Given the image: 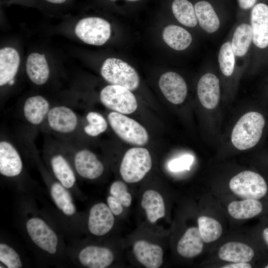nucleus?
Segmentation results:
<instances>
[{
	"label": "nucleus",
	"instance_id": "nucleus-1",
	"mask_svg": "<svg viewBox=\"0 0 268 268\" xmlns=\"http://www.w3.org/2000/svg\"><path fill=\"white\" fill-rule=\"evenodd\" d=\"M265 120L257 112H249L243 115L233 128L231 134L233 145L240 150L250 149L260 140Z\"/></svg>",
	"mask_w": 268,
	"mask_h": 268
},
{
	"label": "nucleus",
	"instance_id": "nucleus-2",
	"mask_svg": "<svg viewBox=\"0 0 268 268\" xmlns=\"http://www.w3.org/2000/svg\"><path fill=\"white\" fill-rule=\"evenodd\" d=\"M151 167L152 159L148 150L143 147H133L125 153L120 172L126 182L134 183L141 180Z\"/></svg>",
	"mask_w": 268,
	"mask_h": 268
},
{
	"label": "nucleus",
	"instance_id": "nucleus-3",
	"mask_svg": "<svg viewBox=\"0 0 268 268\" xmlns=\"http://www.w3.org/2000/svg\"><path fill=\"white\" fill-rule=\"evenodd\" d=\"M100 73L102 77L113 85L123 86L131 91L139 84L138 75L131 66L120 59L110 58L103 63Z\"/></svg>",
	"mask_w": 268,
	"mask_h": 268
},
{
	"label": "nucleus",
	"instance_id": "nucleus-4",
	"mask_svg": "<svg viewBox=\"0 0 268 268\" xmlns=\"http://www.w3.org/2000/svg\"><path fill=\"white\" fill-rule=\"evenodd\" d=\"M108 120L113 130L124 141L136 145L147 143L149 136L146 129L134 120L115 111L109 113Z\"/></svg>",
	"mask_w": 268,
	"mask_h": 268
},
{
	"label": "nucleus",
	"instance_id": "nucleus-5",
	"mask_svg": "<svg viewBox=\"0 0 268 268\" xmlns=\"http://www.w3.org/2000/svg\"><path fill=\"white\" fill-rule=\"evenodd\" d=\"M229 187L235 195L244 199H260L268 191L264 179L251 171H244L234 176L229 182Z\"/></svg>",
	"mask_w": 268,
	"mask_h": 268
},
{
	"label": "nucleus",
	"instance_id": "nucleus-6",
	"mask_svg": "<svg viewBox=\"0 0 268 268\" xmlns=\"http://www.w3.org/2000/svg\"><path fill=\"white\" fill-rule=\"evenodd\" d=\"M100 99L106 108L123 114H132L137 108L133 93L120 85L111 84L104 87L100 92Z\"/></svg>",
	"mask_w": 268,
	"mask_h": 268
},
{
	"label": "nucleus",
	"instance_id": "nucleus-7",
	"mask_svg": "<svg viewBox=\"0 0 268 268\" xmlns=\"http://www.w3.org/2000/svg\"><path fill=\"white\" fill-rule=\"evenodd\" d=\"M111 25L106 20L97 17H89L80 20L76 24L74 32L83 42L92 45L105 44L111 36Z\"/></svg>",
	"mask_w": 268,
	"mask_h": 268
},
{
	"label": "nucleus",
	"instance_id": "nucleus-8",
	"mask_svg": "<svg viewBox=\"0 0 268 268\" xmlns=\"http://www.w3.org/2000/svg\"><path fill=\"white\" fill-rule=\"evenodd\" d=\"M26 228L31 240L38 247L51 254L56 252L57 236L45 221L39 218H31L27 221Z\"/></svg>",
	"mask_w": 268,
	"mask_h": 268
},
{
	"label": "nucleus",
	"instance_id": "nucleus-9",
	"mask_svg": "<svg viewBox=\"0 0 268 268\" xmlns=\"http://www.w3.org/2000/svg\"><path fill=\"white\" fill-rule=\"evenodd\" d=\"M159 86L166 99L172 104H181L186 99V83L181 75L175 72L163 74L159 80Z\"/></svg>",
	"mask_w": 268,
	"mask_h": 268
},
{
	"label": "nucleus",
	"instance_id": "nucleus-10",
	"mask_svg": "<svg viewBox=\"0 0 268 268\" xmlns=\"http://www.w3.org/2000/svg\"><path fill=\"white\" fill-rule=\"evenodd\" d=\"M47 119L51 129L61 134L73 132L78 124V118L75 113L65 106H57L51 108Z\"/></svg>",
	"mask_w": 268,
	"mask_h": 268
},
{
	"label": "nucleus",
	"instance_id": "nucleus-11",
	"mask_svg": "<svg viewBox=\"0 0 268 268\" xmlns=\"http://www.w3.org/2000/svg\"><path fill=\"white\" fill-rule=\"evenodd\" d=\"M109 206L103 202L94 204L90 209L88 221L90 232L96 236L108 233L114 224V216Z\"/></svg>",
	"mask_w": 268,
	"mask_h": 268
},
{
	"label": "nucleus",
	"instance_id": "nucleus-12",
	"mask_svg": "<svg viewBox=\"0 0 268 268\" xmlns=\"http://www.w3.org/2000/svg\"><path fill=\"white\" fill-rule=\"evenodd\" d=\"M253 41L260 49L268 46V5L259 3L253 8L251 14Z\"/></svg>",
	"mask_w": 268,
	"mask_h": 268
},
{
	"label": "nucleus",
	"instance_id": "nucleus-13",
	"mask_svg": "<svg viewBox=\"0 0 268 268\" xmlns=\"http://www.w3.org/2000/svg\"><path fill=\"white\" fill-rule=\"evenodd\" d=\"M199 99L201 105L207 109H213L218 104L220 91L217 76L207 73L200 79L197 86Z\"/></svg>",
	"mask_w": 268,
	"mask_h": 268
},
{
	"label": "nucleus",
	"instance_id": "nucleus-14",
	"mask_svg": "<svg viewBox=\"0 0 268 268\" xmlns=\"http://www.w3.org/2000/svg\"><path fill=\"white\" fill-rule=\"evenodd\" d=\"M74 163L78 174L85 179H97L104 171L102 163L94 153L88 149L78 151L74 155Z\"/></svg>",
	"mask_w": 268,
	"mask_h": 268
},
{
	"label": "nucleus",
	"instance_id": "nucleus-15",
	"mask_svg": "<svg viewBox=\"0 0 268 268\" xmlns=\"http://www.w3.org/2000/svg\"><path fill=\"white\" fill-rule=\"evenodd\" d=\"M23 168L20 154L9 142H0V173L5 177H13L19 175Z\"/></svg>",
	"mask_w": 268,
	"mask_h": 268
},
{
	"label": "nucleus",
	"instance_id": "nucleus-16",
	"mask_svg": "<svg viewBox=\"0 0 268 268\" xmlns=\"http://www.w3.org/2000/svg\"><path fill=\"white\" fill-rule=\"evenodd\" d=\"M78 259L86 267L105 268L112 264L114 256L111 250L107 248L88 246L80 251Z\"/></svg>",
	"mask_w": 268,
	"mask_h": 268
},
{
	"label": "nucleus",
	"instance_id": "nucleus-17",
	"mask_svg": "<svg viewBox=\"0 0 268 268\" xmlns=\"http://www.w3.org/2000/svg\"><path fill=\"white\" fill-rule=\"evenodd\" d=\"M133 252L138 262L146 268H158L162 264L163 251L159 245L139 240L134 244Z\"/></svg>",
	"mask_w": 268,
	"mask_h": 268
},
{
	"label": "nucleus",
	"instance_id": "nucleus-18",
	"mask_svg": "<svg viewBox=\"0 0 268 268\" xmlns=\"http://www.w3.org/2000/svg\"><path fill=\"white\" fill-rule=\"evenodd\" d=\"M20 56L17 50L10 47L0 50V85L3 86L14 79L19 68Z\"/></svg>",
	"mask_w": 268,
	"mask_h": 268
},
{
	"label": "nucleus",
	"instance_id": "nucleus-19",
	"mask_svg": "<svg viewBox=\"0 0 268 268\" xmlns=\"http://www.w3.org/2000/svg\"><path fill=\"white\" fill-rule=\"evenodd\" d=\"M50 110L49 101L41 95L28 97L23 105V114L25 119L29 123L35 126L43 122Z\"/></svg>",
	"mask_w": 268,
	"mask_h": 268
},
{
	"label": "nucleus",
	"instance_id": "nucleus-20",
	"mask_svg": "<svg viewBox=\"0 0 268 268\" xmlns=\"http://www.w3.org/2000/svg\"><path fill=\"white\" fill-rule=\"evenodd\" d=\"M26 70L31 81L38 85L45 83L49 77L50 69L44 54H30L27 59Z\"/></svg>",
	"mask_w": 268,
	"mask_h": 268
},
{
	"label": "nucleus",
	"instance_id": "nucleus-21",
	"mask_svg": "<svg viewBox=\"0 0 268 268\" xmlns=\"http://www.w3.org/2000/svg\"><path fill=\"white\" fill-rule=\"evenodd\" d=\"M203 243L199 228L188 229L178 242L177 250L182 257L191 258L200 255L202 251Z\"/></svg>",
	"mask_w": 268,
	"mask_h": 268
},
{
	"label": "nucleus",
	"instance_id": "nucleus-22",
	"mask_svg": "<svg viewBox=\"0 0 268 268\" xmlns=\"http://www.w3.org/2000/svg\"><path fill=\"white\" fill-rule=\"evenodd\" d=\"M254 256V252L251 247L237 242L225 244L218 252L220 259L232 263H247L252 260Z\"/></svg>",
	"mask_w": 268,
	"mask_h": 268
},
{
	"label": "nucleus",
	"instance_id": "nucleus-23",
	"mask_svg": "<svg viewBox=\"0 0 268 268\" xmlns=\"http://www.w3.org/2000/svg\"><path fill=\"white\" fill-rule=\"evenodd\" d=\"M141 206L145 210L148 220L155 223L165 214V206L163 197L156 191L148 190L143 193Z\"/></svg>",
	"mask_w": 268,
	"mask_h": 268
},
{
	"label": "nucleus",
	"instance_id": "nucleus-24",
	"mask_svg": "<svg viewBox=\"0 0 268 268\" xmlns=\"http://www.w3.org/2000/svg\"><path fill=\"white\" fill-rule=\"evenodd\" d=\"M197 19L201 27L211 33L218 30L220 21L212 6L206 1L197 2L194 6Z\"/></svg>",
	"mask_w": 268,
	"mask_h": 268
},
{
	"label": "nucleus",
	"instance_id": "nucleus-25",
	"mask_svg": "<svg viewBox=\"0 0 268 268\" xmlns=\"http://www.w3.org/2000/svg\"><path fill=\"white\" fill-rule=\"evenodd\" d=\"M229 214L236 219H245L254 217L262 211L261 203L257 200L244 199L230 202L228 206Z\"/></svg>",
	"mask_w": 268,
	"mask_h": 268
},
{
	"label": "nucleus",
	"instance_id": "nucleus-26",
	"mask_svg": "<svg viewBox=\"0 0 268 268\" xmlns=\"http://www.w3.org/2000/svg\"><path fill=\"white\" fill-rule=\"evenodd\" d=\"M162 36L165 42L171 48L176 50H184L191 44L192 37L185 29L175 25L166 27Z\"/></svg>",
	"mask_w": 268,
	"mask_h": 268
},
{
	"label": "nucleus",
	"instance_id": "nucleus-27",
	"mask_svg": "<svg viewBox=\"0 0 268 268\" xmlns=\"http://www.w3.org/2000/svg\"><path fill=\"white\" fill-rule=\"evenodd\" d=\"M51 165L53 173L60 183L66 188H70L75 182L74 173L65 158L61 154L53 156Z\"/></svg>",
	"mask_w": 268,
	"mask_h": 268
},
{
	"label": "nucleus",
	"instance_id": "nucleus-28",
	"mask_svg": "<svg viewBox=\"0 0 268 268\" xmlns=\"http://www.w3.org/2000/svg\"><path fill=\"white\" fill-rule=\"evenodd\" d=\"M252 40L253 30L251 25L243 23L238 26L234 31L231 43L235 56H244L248 51Z\"/></svg>",
	"mask_w": 268,
	"mask_h": 268
},
{
	"label": "nucleus",
	"instance_id": "nucleus-29",
	"mask_svg": "<svg viewBox=\"0 0 268 268\" xmlns=\"http://www.w3.org/2000/svg\"><path fill=\"white\" fill-rule=\"evenodd\" d=\"M173 13L177 20L188 27H195L198 22L195 8L188 0H174L172 4Z\"/></svg>",
	"mask_w": 268,
	"mask_h": 268
},
{
	"label": "nucleus",
	"instance_id": "nucleus-30",
	"mask_svg": "<svg viewBox=\"0 0 268 268\" xmlns=\"http://www.w3.org/2000/svg\"><path fill=\"white\" fill-rule=\"evenodd\" d=\"M51 195L58 207L67 215H73L75 212L71 195L61 183L56 182L51 187Z\"/></svg>",
	"mask_w": 268,
	"mask_h": 268
},
{
	"label": "nucleus",
	"instance_id": "nucleus-31",
	"mask_svg": "<svg viewBox=\"0 0 268 268\" xmlns=\"http://www.w3.org/2000/svg\"><path fill=\"white\" fill-rule=\"evenodd\" d=\"M198 228L201 238L205 243L218 239L222 235V228L216 220L205 216H200L198 220Z\"/></svg>",
	"mask_w": 268,
	"mask_h": 268
},
{
	"label": "nucleus",
	"instance_id": "nucleus-32",
	"mask_svg": "<svg viewBox=\"0 0 268 268\" xmlns=\"http://www.w3.org/2000/svg\"><path fill=\"white\" fill-rule=\"evenodd\" d=\"M88 125L84 127V131L87 135L95 137L104 133L107 129L106 119L99 113L89 112L86 116Z\"/></svg>",
	"mask_w": 268,
	"mask_h": 268
},
{
	"label": "nucleus",
	"instance_id": "nucleus-33",
	"mask_svg": "<svg viewBox=\"0 0 268 268\" xmlns=\"http://www.w3.org/2000/svg\"><path fill=\"white\" fill-rule=\"evenodd\" d=\"M218 62L222 73L226 76L232 75L235 66V55L231 43H224L220 47Z\"/></svg>",
	"mask_w": 268,
	"mask_h": 268
},
{
	"label": "nucleus",
	"instance_id": "nucleus-34",
	"mask_svg": "<svg viewBox=\"0 0 268 268\" xmlns=\"http://www.w3.org/2000/svg\"><path fill=\"white\" fill-rule=\"evenodd\" d=\"M0 261L8 268H20L22 267L17 253L10 246L4 243L0 244Z\"/></svg>",
	"mask_w": 268,
	"mask_h": 268
},
{
	"label": "nucleus",
	"instance_id": "nucleus-35",
	"mask_svg": "<svg viewBox=\"0 0 268 268\" xmlns=\"http://www.w3.org/2000/svg\"><path fill=\"white\" fill-rule=\"evenodd\" d=\"M110 193L123 206L129 207L131 205L132 198L128 191L127 185L122 181H117L114 182L110 186Z\"/></svg>",
	"mask_w": 268,
	"mask_h": 268
},
{
	"label": "nucleus",
	"instance_id": "nucleus-36",
	"mask_svg": "<svg viewBox=\"0 0 268 268\" xmlns=\"http://www.w3.org/2000/svg\"><path fill=\"white\" fill-rule=\"evenodd\" d=\"M194 161V157L191 154H184L171 160L168 164L169 169L174 172L189 170Z\"/></svg>",
	"mask_w": 268,
	"mask_h": 268
},
{
	"label": "nucleus",
	"instance_id": "nucleus-37",
	"mask_svg": "<svg viewBox=\"0 0 268 268\" xmlns=\"http://www.w3.org/2000/svg\"><path fill=\"white\" fill-rule=\"evenodd\" d=\"M107 201L108 206L114 215H119L123 212V205L113 196H108Z\"/></svg>",
	"mask_w": 268,
	"mask_h": 268
},
{
	"label": "nucleus",
	"instance_id": "nucleus-38",
	"mask_svg": "<svg viewBox=\"0 0 268 268\" xmlns=\"http://www.w3.org/2000/svg\"><path fill=\"white\" fill-rule=\"evenodd\" d=\"M222 268H251V265L248 263H233L225 265Z\"/></svg>",
	"mask_w": 268,
	"mask_h": 268
},
{
	"label": "nucleus",
	"instance_id": "nucleus-39",
	"mask_svg": "<svg viewBox=\"0 0 268 268\" xmlns=\"http://www.w3.org/2000/svg\"><path fill=\"white\" fill-rule=\"evenodd\" d=\"M240 7L243 9H247L255 4L257 0H238Z\"/></svg>",
	"mask_w": 268,
	"mask_h": 268
},
{
	"label": "nucleus",
	"instance_id": "nucleus-40",
	"mask_svg": "<svg viewBox=\"0 0 268 268\" xmlns=\"http://www.w3.org/2000/svg\"><path fill=\"white\" fill-rule=\"evenodd\" d=\"M263 236L265 242L268 245V228H267L264 230L263 232Z\"/></svg>",
	"mask_w": 268,
	"mask_h": 268
},
{
	"label": "nucleus",
	"instance_id": "nucleus-41",
	"mask_svg": "<svg viewBox=\"0 0 268 268\" xmlns=\"http://www.w3.org/2000/svg\"><path fill=\"white\" fill-rule=\"evenodd\" d=\"M46 1L55 4H61L65 2L67 0H46Z\"/></svg>",
	"mask_w": 268,
	"mask_h": 268
},
{
	"label": "nucleus",
	"instance_id": "nucleus-42",
	"mask_svg": "<svg viewBox=\"0 0 268 268\" xmlns=\"http://www.w3.org/2000/svg\"><path fill=\"white\" fill-rule=\"evenodd\" d=\"M130 0V1H135V0Z\"/></svg>",
	"mask_w": 268,
	"mask_h": 268
},
{
	"label": "nucleus",
	"instance_id": "nucleus-43",
	"mask_svg": "<svg viewBox=\"0 0 268 268\" xmlns=\"http://www.w3.org/2000/svg\"><path fill=\"white\" fill-rule=\"evenodd\" d=\"M265 268H268V265Z\"/></svg>",
	"mask_w": 268,
	"mask_h": 268
}]
</instances>
